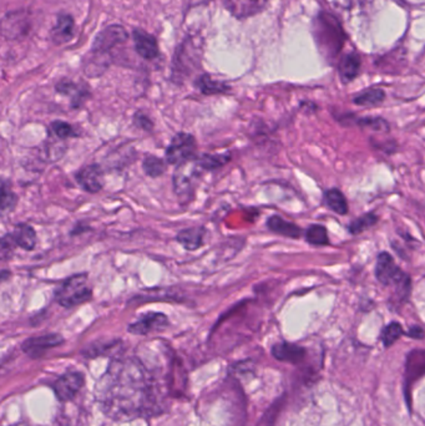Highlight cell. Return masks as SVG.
<instances>
[{"label":"cell","instance_id":"obj_1","mask_svg":"<svg viewBox=\"0 0 425 426\" xmlns=\"http://www.w3.org/2000/svg\"><path fill=\"white\" fill-rule=\"evenodd\" d=\"M98 391L104 409L119 418L157 414L165 407L163 385L138 360L110 365Z\"/></svg>","mask_w":425,"mask_h":426},{"label":"cell","instance_id":"obj_2","mask_svg":"<svg viewBox=\"0 0 425 426\" xmlns=\"http://www.w3.org/2000/svg\"><path fill=\"white\" fill-rule=\"evenodd\" d=\"M314 24V37L319 50L327 57L337 56L342 50L345 39L342 26L338 23L337 19L328 12H322L319 14Z\"/></svg>","mask_w":425,"mask_h":426},{"label":"cell","instance_id":"obj_3","mask_svg":"<svg viewBox=\"0 0 425 426\" xmlns=\"http://www.w3.org/2000/svg\"><path fill=\"white\" fill-rule=\"evenodd\" d=\"M93 290L89 287L88 274L79 273L66 279L55 293L57 303L65 308H71L91 299Z\"/></svg>","mask_w":425,"mask_h":426},{"label":"cell","instance_id":"obj_4","mask_svg":"<svg viewBox=\"0 0 425 426\" xmlns=\"http://www.w3.org/2000/svg\"><path fill=\"white\" fill-rule=\"evenodd\" d=\"M375 277L383 285L394 287L398 293H409L410 278L394 263L393 257L388 252H381L377 257Z\"/></svg>","mask_w":425,"mask_h":426},{"label":"cell","instance_id":"obj_5","mask_svg":"<svg viewBox=\"0 0 425 426\" xmlns=\"http://www.w3.org/2000/svg\"><path fill=\"white\" fill-rule=\"evenodd\" d=\"M202 45L196 37H188L176 49L174 57V76L183 78L188 76L199 66L202 54Z\"/></svg>","mask_w":425,"mask_h":426},{"label":"cell","instance_id":"obj_6","mask_svg":"<svg viewBox=\"0 0 425 426\" xmlns=\"http://www.w3.org/2000/svg\"><path fill=\"white\" fill-rule=\"evenodd\" d=\"M204 172L196 159L176 166L174 172V190L182 202H188L194 193L195 185Z\"/></svg>","mask_w":425,"mask_h":426},{"label":"cell","instance_id":"obj_7","mask_svg":"<svg viewBox=\"0 0 425 426\" xmlns=\"http://www.w3.org/2000/svg\"><path fill=\"white\" fill-rule=\"evenodd\" d=\"M166 162L179 166L197 157V143L191 134L179 132L166 148Z\"/></svg>","mask_w":425,"mask_h":426},{"label":"cell","instance_id":"obj_8","mask_svg":"<svg viewBox=\"0 0 425 426\" xmlns=\"http://www.w3.org/2000/svg\"><path fill=\"white\" fill-rule=\"evenodd\" d=\"M33 28L32 12L26 9L8 12L0 20V34L7 40H18L26 37Z\"/></svg>","mask_w":425,"mask_h":426},{"label":"cell","instance_id":"obj_9","mask_svg":"<svg viewBox=\"0 0 425 426\" xmlns=\"http://www.w3.org/2000/svg\"><path fill=\"white\" fill-rule=\"evenodd\" d=\"M129 37L125 28L121 25H111L107 29L100 31L94 39V43L91 45V51L95 55H104L114 49L116 45L125 43Z\"/></svg>","mask_w":425,"mask_h":426},{"label":"cell","instance_id":"obj_10","mask_svg":"<svg viewBox=\"0 0 425 426\" xmlns=\"http://www.w3.org/2000/svg\"><path fill=\"white\" fill-rule=\"evenodd\" d=\"M425 369L424 350H413L408 354L406 362V374H404V394H406L408 408H412L410 398H412L413 385L423 377Z\"/></svg>","mask_w":425,"mask_h":426},{"label":"cell","instance_id":"obj_11","mask_svg":"<svg viewBox=\"0 0 425 426\" xmlns=\"http://www.w3.org/2000/svg\"><path fill=\"white\" fill-rule=\"evenodd\" d=\"M169 326V318L163 313L149 312L141 315L138 321L129 326V332L136 335H146L152 332L163 330Z\"/></svg>","mask_w":425,"mask_h":426},{"label":"cell","instance_id":"obj_12","mask_svg":"<svg viewBox=\"0 0 425 426\" xmlns=\"http://www.w3.org/2000/svg\"><path fill=\"white\" fill-rule=\"evenodd\" d=\"M82 384H84L82 374L78 371H70L57 379L54 384V391L59 400L68 402L79 393V390L82 389Z\"/></svg>","mask_w":425,"mask_h":426},{"label":"cell","instance_id":"obj_13","mask_svg":"<svg viewBox=\"0 0 425 426\" xmlns=\"http://www.w3.org/2000/svg\"><path fill=\"white\" fill-rule=\"evenodd\" d=\"M64 338L60 334H45L40 337H33L23 343V350L33 358L40 357L46 350L63 344Z\"/></svg>","mask_w":425,"mask_h":426},{"label":"cell","instance_id":"obj_14","mask_svg":"<svg viewBox=\"0 0 425 426\" xmlns=\"http://www.w3.org/2000/svg\"><path fill=\"white\" fill-rule=\"evenodd\" d=\"M76 181L84 191L98 193L104 187V173L99 165H88L76 173Z\"/></svg>","mask_w":425,"mask_h":426},{"label":"cell","instance_id":"obj_15","mask_svg":"<svg viewBox=\"0 0 425 426\" xmlns=\"http://www.w3.org/2000/svg\"><path fill=\"white\" fill-rule=\"evenodd\" d=\"M269 0H225L226 9L235 18L247 19L264 10Z\"/></svg>","mask_w":425,"mask_h":426},{"label":"cell","instance_id":"obj_16","mask_svg":"<svg viewBox=\"0 0 425 426\" xmlns=\"http://www.w3.org/2000/svg\"><path fill=\"white\" fill-rule=\"evenodd\" d=\"M307 354L308 352L305 346H297V344L288 343V341H282L272 346L273 358L280 362L291 363V364L303 363L306 360Z\"/></svg>","mask_w":425,"mask_h":426},{"label":"cell","instance_id":"obj_17","mask_svg":"<svg viewBox=\"0 0 425 426\" xmlns=\"http://www.w3.org/2000/svg\"><path fill=\"white\" fill-rule=\"evenodd\" d=\"M132 37L138 55L146 60L156 59L159 56V44L155 37L141 29H135L132 33Z\"/></svg>","mask_w":425,"mask_h":426},{"label":"cell","instance_id":"obj_18","mask_svg":"<svg viewBox=\"0 0 425 426\" xmlns=\"http://www.w3.org/2000/svg\"><path fill=\"white\" fill-rule=\"evenodd\" d=\"M75 34V21L69 14H60L51 30V40L57 45L69 43Z\"/></svg>","mask_w":425,"mask_h":426},{"label":"cell","instance_id":"obj_19","mask_svg":"<svg viewBox=\"0 0 425 426\" xmlns=\"http://www.w3.org/2000/svg\"><path fill=\"white\" fill-rule=\"evenodd\" d=\"M207 229L201 226L190 227L180 231L176 236V241L188 251H196L205 245Z\"/></svg>","mask_w":425,"mask_h":426},{"label":"cell","instance_id":"obj_20","mask_svg":"<svg viewBox=\"0 0 425 426\" xmlns=\"http://www.w3.org/2000/svg\"><path fill=\"white\" fill-rule=\"evenodd\" d=\"M361 71V57L356 53L344 56L338 65L339 78L343 84H350L356 79Z\"/></svg>","mask_w":425,"mask_h":426},{"label":"cell","instance_id":"obj_21","mask_svg":"<svg viewBox=\"0 0 425 426\" xmlns=\"http://www.w3.org/2000/svg\"><path fill=\"white\" fill-rule=\"evenodd\" d=\"M267 227L275 235L284 236L288 238H300L302 235V229L296 223L286 221L277 215L269 217Z\"/></svg>","mask_w":425,"mask_h":426},{"label":"cell","instance_id":"obj_22","mask_svg":"<svg viewBox=\"0 0 425 426\" xmlns=\"http://www.w3.org/2000/svg\"><path fill=\"white\" fill-rule=\"evenodd\" d=\"M10 236L13 238L15 246H19L26 251H33L37 246V233L32 226L26 223L18 224Z\"/></svg>","mask_w":425,"mask_h":426},{"label":"cell","instance_id":"obj_23","mask_svg":"<svg viewBox=\"0 0 425 426\" xmlns=\"http://www.w3.org/2000/svg\"><path fill=\"white\" fill-rule=\"evenodd\" d=\"M323 204L327 206L329 210L336 212L339 216H344L348 213V204L347 199L344 197L343 193L339 191L338 188H331L327 190L323 195Z\"/></svg>","mask_w":425,"mask_h":426},{"label":"cell","instance_id":"obj_24","mask_svg":"<svg viewBox=\"0 0 425 426\" xmlns=\"http://www.w3.org/2000/svg\"><path fill=\"white\" fill-rule=\"evenodd\" d=\"M384 99H386V93L381 89L372 87V89H367L362 93L356 95L354 99H353V103L358 106L370 107V106L379 105L384 101Z\"/></svg>","mask_w":425,"mask_h":426},{"label":"cell","instance_id":"obj_25","mask_svg":"<svg viewBox=\"0 0 425 426\" xmlns=\"http://www.w3.org/2000/svg\"><path fill=\"white\" fill-rule=\"evenodd\" d=\"M196 87L200 89V91L205 95H215V94H225L230 90V87L225 82L219 80H213L208 74L202 75L200 79L196 81Z\"/></svg>","mask_w":425,"mask_h":426},{"label":"cell","instance_id":"obj_26","mask_svg":"<svg viewBox=\"0 0 425 426\" xmlns=\"http://www.w3.org/2000/svg\"><path fill=\"white\" fill-rule=\"evenodd\" d=\"M197 162L200 163L204 171H213L219 167L225 166L228 161L231 160V156L228 154H205L196 157Z\"/></svg>","mask_w":425,"mask_h":426},{"label":"cell","instance_id":"obj_27","mask_svg":"<svg viewBox=\"0 0 425 426\" xmlns=\"http://www.w3.org/2000/svg\"><path fill=\"white\" fill-rule=\"evenodd\" d=\"M18 202V196L8 184L0 185V215L13 211Z\"/></svg>","mask_w":425,"mask_h":426},{"label":"cell","instance_id":"obj_28","mask_svg":"<svg viewBox=\"0 0 425 426\" xmlns=\"http://www.w3.org/2000/svg\"><path fill=\"white\" fill-rule=\"evenodd\" d=\"M305 238L312 246H327L329 243L328 232L325 227L320 224L309 226L305 233Z\"/></svg>","mask_w":425,"mask_h":426},{"label":"cell","instance_id":"obj_29","mask_svg":"<svg viewBox=\"0 0 425 426\" xmlns=\"http://www.w3.org/2000/svg\"><path fill=\"white\" fill-rule=\"evenodd\" d=\"M57 90L63 95L71 96L74 106L82 105L84 96L85 98L88 96V93H84L80 87H76L74 82H69V81H60L57 85Z\"/></svg>","mask_w":425,"mask_h":426},{"label":"cell","instance_id":"obj_30","mask_svg":"<svg viewBox=\"0 0 425 426\" xmlns=\"http://www.w3.org/2000/svg\"><path fill=\"white\" fill-rule=\"evenodd\" d=\"M403 334L406 333H404L403 327L400 326L399 323L398 321H392L381 332V343H383V346H386V348H389V346H393L394 343L399 339Z\"/></svg>","mask_w":425,"mask_h":426},{"label":"cell","instance_id":"obj_31","mask_svg":"<svg viewBox=\"0 0 425 426\" xmlns=\"http://www.w3.org/2000/svg\"><path fill=\"white\" fill-rule=\"evenodd\" d=\"M377 222H378V216L373 212H369V213H365L364 216L356 218L353 222H350V226H348V231L352 235H359V233H362L363 231L373 227Z\"/></svg>","mask_w":425,"mask_h":426},{"label":"cell","instance_id":"obj_32","mask_svg":"<svg viewBox=\"0 0 425 426\" xmlns=\"http://www.w3.org/2000/svg\"><path fill=\"white\" fill-rule=\"evenodd\" d=\"M143 168L147 176L160 177L166 171V163L156 156H147L143 162Z\"/></svg>","mask_w":425,"mask_h":426},{"label":"cell","instance_id":"obj_33","mask_svg":"<svg viewBox=\"0 0 425 426\" xmlns=\"http://www.w3.org/2000/svg\"><path fill=\"white\" fill-rule=\"evenodd\" d=\"M282 402H283V398L273 402V404L264 411V414L262 415V418L260 419L256 426H275V420H277V418H278V415H280V411H281Z\"/></svg>","mask_w":425,"mask_h":426},{"label":"cell","instance_id":"obj_34","mask_svg":"<svg viewBox=\"0 0 425 426\" xmlns=\"http://www.w3.org/2000/svg\"><path fill=\"white\" fill-rule=\"evenodd\" d=\"M51 130L54 136L57 137L59 140H66L70 137L76 136L74 127L68 123L64 121H54L51 123Z\"/></svg>","mask_w":425,"mask_h":426},{"label":"cell","instance_id":"obj_35","mask_svg":"<svg viewBox=\"0 0 425 426\" xmlns=\"http://www.w3.org/2000/svg\"><path fill=\"white\" fill-rule=\"evenodd\" d=\"M358 125L362 127H368L372 130L381 131V132H388L389 131V125L386 120L381 118H363L358 120Z\"/></svg>","mask_w":425,"mask_h":426},{"label":"cell","instance_id":"obj_36","mask_svg":"<svg viewBox=\"0 0 425 426\" xmlns=\"http://www.w3.org/2000/svg\"><path fill=\"white\" fill-rule=\"evenodd\" d=\"M15 243H14L12 236L8 235L3 238H0V260H4L10 256L13 252Z\"/></svg>","mask_w":425,"mask_h":426},{"label":"cell","instance_id":"obj_37","mask_svg":"<svg viewBox=\"0 0 425 426\" xmlns=\"http://www.w3.org/2000/svg\"><path fill=\"white\" fill-rule=\"evenodd\" d=\"M135 124L138 125L140 129L146 131H150L152 129V126H154L150 118H147L144 114H141V112H138L135 115Z\"/></svg>","mask_w":425,"mask_h":426},{"label":"cell","instance_id":"obj_38","mask_svg":"<svg viewBox=\"0 0 425 426\" xmlns=\"http://www.w3.org/2000/svg\"><path fill=\"white\" fill-rule=\"evenodd\" d=\"M406 335L410 337L413 339H423L424 332H423V328L415 326V327L410 328V329L406 332Z\"/></svg>","mask_w":425,"mask_h":426},{"label":"cell","instance_id":"obj_39","mask_svg":"<svg viewBox=\"0 0 425 426\" xmlns=\"http://www.w3.org/2000/svg\"><path fill=\"white\" fill-rule=\"evenodd\" d=\"M9 277V272L7 271H4V272H0V282L3 281V279L8 278Z\"/></svg>","mask_w":425,"mask_h":426}]
</instances>
